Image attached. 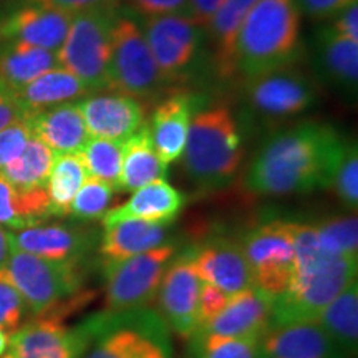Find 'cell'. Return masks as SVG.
I'll return each mask as SVG.
<instances>
[{
  "label": "cell",
  "instance_id": "28",
  "mask_svg": "<svg viewBox=\"0 0 358 358\" xmlns=\"http://www.w3.org/2000/svg\"><path fill=\"white\" fill-rule=\"evenodd\" d=\"M257 0H224L206 29L213 43V58L217 77H234V47L245 17Z\"/></svg>",
  "mask_w": 358,
  "mask_h": 358
},
{
  "label": "cell",
  "instance_id": "43",
  "mask_svg": "<svg viewBox=\"0 0 358 358\" xmlns=\"http://www.w3.org/2000/svg\"><path fill=\"white\" fill-rule=\"evenodd\" d=\"M295 2H297L301 15H306L312 20H327L358 0H295Z\"/></svg>",
  "mask_w": 358,
  "mask_h": 358
},
{
  "label": "cell",
  "instance_id": "21",
  "mask_svg": "<svg viewBox=\"0 0 358 358\" xmlns=\"http://www.w3.org/2000/svg\"><path fill=\"white\" fill-rule=\"evenodd\" d=\"M24 118L32 129V136L50 148L55 156L80 153L90 140L78 101L52 106Z\"/></svg>",
  "mask_w": 358,
  "mask_h": 358
},
{
  "label": "cell",
  "instance_id": "3",
  "mask_svg": "<svg viewBox=\"0 0 358 358\" xmlns=\"http://www.w3.org/2000/svg\"><path fill=\"white\" fill-rule=\"evenodd\" d=\"M243 138L227 105H213L192 115L181 159L187 178L201 191L224 189L243 164Z\"/></svg>",
  "mask_w": 358,
  "mask_h": 358
},
{
  "label": "cell",
  "instance_id": "18",
  "mask_svg": "<svg viewBox=\"0 0 358 358\" xmlns=\"http://www.w3.org/2000/svg\"><path fill=\"white\" fill-rule=\"evenodd\" d=\"M90 138L124 141L145 124V108L136 98L120 93L88 95L78 100Z\"/></svg>",
  "mask_w": 358,
  "mask_h": 358
},
{
  "label": "cell",
  "instance_id": "17",
  "mask_svg": "<svg viewBox=\"0 0 358 358\" xmlns=\"http://www.w3.org/2000/svg\"><path fill=\"white\" fill-rule=\"evenodd\" d=\"M274 299L256 287L229 295L226 307L194 332L229 338L261 340L272 329ZM192 332V334H194Z\"/></svg>",
  "mask_w": 358,
  "mask_h": 358
},
{
  "label": "cell",
  "instance_id": "13",
  "mask_svg": "<svg viewBox=\"0 0 358 358\" xmlns=\"http://www.w3.org/2000/svg\"><path fill=\"white\" fill-rule=\"evenodd\" d=\"M13 249L58 262L85 266L100 244V232L70 224H37L12 232Z\"/></svg>",
  "mask_w": 358,
  "mask_h": 358
},
{
  "label": "cell",
  "instance_id": "39",
  "mask_svg": "<svg viewBox=\"0 0 358 358\" xmlns=\"http://www.w3.org/2000/svg\"><path fill=\"white\" fill-rule=\"evenodd\" d=\"M30 138H32V129L24 116L0 131V171L10 161L19 158Z\"/></svg>",
  "mask_w": 358,
  "mask_h": 358
},
{
  "label": "cell",
  "instance_id": "45",
  "mask_svg": "<svg viewBox=\"0 0 358 358\" xmlns=\"http://www.w3.org/2000/svg\"><path fill=\"white\" fill-rule=\"evenodd\" d=\"M224 0H191V19L206 30Z\"/></svg>",
  "mask_w": 358,
  "mask_h": 358
},
{
  "label": "cell",
  "instance_id": "20",
  "mask_svg": "<svg viewBox=\"0 0 358 358\" xmlns=\"http://www.w3.org/2000/svg\"><path fill=\"white\" fill-rule=\"evenodd\" d=\"M186 204V196L169 185L168 179H158L150 185L133 191L127 203L111 208L103 216V226L124 221V219H140L148 222L173 224L181 214Z\"/></svg>",
  "mask_w": 358,
  "mask_h": 358
},
{
  "label": "cell",
  "instance_id": "24",
  "mask_svg": "<svg viewBox=\"0 0 358 358\" xmlns=\"http://www.w3.org/2000/svg\"><path fill=\"white\" fill-rule=\"evenodd\" d=\"M192 120V98L187 93H174L161 101L151 115L150 134L156 153L164 164L181 158Z\"/></svg>",
  "mask_w": 358,
  "mask_h": 358
},
{
  "label": "cell",
  "instance_id": "40",
  "mask_svg": "<svg viewBox=\"0 0 358 358\" xmlns=\"http://www.w3.org/2000/svg\"><path fill=\"white\" fill-rule=\"evenodd\" d=\"M229 295L224 294L221 289L214 287L208 282L201 280L199 297H198V313H196V329H201L209 324L219 312L226 307Z\"/></svg>",
  "mask_w": 358,
  "mask_h": 358
},
{
  "label": "cell",
  "instance_id": "6",
  "mask_svg": "<svg viewBox=\"0 0 358 358\" xmlns=\"http://www.w3.org/2000/svg\"><path fill=\"white\" fill-rule=\"evenodd\" d=\"M164 83L143 27L134 17L116 12L106 90L138 100L153 96Z\"/></svg>",
  "mask_w": 358,
  "mask_h": 358
},
{
  "label": "cell",
  "instance_id": "46",
  "mask_svg": "<svg viewBox=\"0 0 358 358\" xmlns=\"http://www.w3.org/2000/svg\"><path fill=\"white\" fill-rule=\"evenodd\" d=\"M19 118H22V111L15 100L0 90V131Z\"/></svg>",
  "mask_w": 358,
  "mask_h": 358
},
{
  "label": "cell",
  "instance_id": "16",
  "mask_svg": "<svg viewBox=\"0 0 358 358\" xmlns=\"http://www.w3.org/2000/svg\"><path fill=\"white\" fill-rule=\"evenodd\" d=\"M191 262L199 279L232 295L254 287L249 264L239 241L214 237L189 248Z\"/></svg>",
  "mask_w": 358,
  "mask_h": 358
},
{
  "label": "cell",
  "instance_id": "5",
  "mask_svg": "<svg viewBox=\"0 0 358 358\" xmlns=\"http://www.w3.org/2000/svg\"><path fill=\"white\" fill-rule=\"evenodd\" d=\"M6 275L19 290L34 317H43L73 299L83 284V266L43 259L13 249Z\"/></svg>",
  "mask_w": 358,
  "mask_h": 358
},
{
  "label": "cell",
  "instance_id": "9",
  "mask_svg": "<svg viewBox=\"0 0 358 358\" xmlns=\"http://www.w3.org/2000/svg\"><path fill=\"white\" fill-rule=\"evenodd\" d=\"M252 285L268 297L287 292L295 274L292 221H268L249 229L239 241Z\"/></svg>",
  "mask_w": 358,
  "mask_h": 358
},
{
  "label": "cell",
  "instance_id": "10",
  "mask_svg": "<svg viewBox=\"0 0 358 358\" xmlns=\"http://www.w3.org/2000/svg\"><path fill=\"white\" fill-rule=\"evenodd\" d=\"M141 27L164 82H178L191 73L203 50V27L181 15L146 17Z\"/></svg>",
  "mask_w": 358,
  "mask_h": 358
},
{
  "label": "cell",
  "instance_id": "42",
  "mask_svg": "<svg viewBox=\"0 0 358 358\" xmlns=\"http://www.w3.org/2000/svg\"><path fill=\"white\" fill-rule=\"evenodd\" d=\"M25 2L42 3L53 8H60L69 13L80 12H116L123 0H25Z\"/></svg>",
  "mask_w": 358,
  "mask_h": 358
},
{
  "label": "cell",
  "instance_id": "23",
  "mask_svg": "<svg viewBox=\"0 0 358 358\" xmlns=\"http://www.w3.org/2000/svg\"><path fill=\"white\" fill-rule=\"evenodd\" d=\"M171 224L148 222L140 219H124L103 226L98 244L101 266H108L168 243Z\"/></svg>",
  "mask_w": 358,
  "mask_h": 358
},
{
  "label": "cell",
  "instance_id": "12",
  "mask_svg": "<svg viewBox=\"0 0 358 358\" xmlns=\"http://www.w3.org/2000/svg\"><path fill=\"white\" fill-rule=\"evenodd\" d=\"M93 338L80 322L65 327L58 317H37L8 337L0 358H83Z\"/></svg>",
  "mask_w": 358,
  "mask_h": 358
},
{
  "label": "cell",
  "instance_id": "19",
  "mask_svg": "<svg viewBox=\"0 0 358 358\" xmlns=\"http://www.w3.org/2000/svg\"><path fill=\"white\" fill-rule=\"evenodd\" d=\"M259 343L262 358H347L315 320L274 325Z\"/></svg>",
  "mask_w": 358,
  "mask_h": 358
},
{
  "label": "cell",
  "instance_id": "11",
  "mask_svg": "<svg viewBox=\"0 0 358 358\" xmlns=\"http://www.w3.org/2000/svg\"><path fill=\"white\" fill-rule=\"evenodd\" d=\"M249 106L266 120H284L302 115L315 105V83L292 65L250 78L245 90Z\"/></svg>",
  "mask_w": 358,
  "mask_h": 358
},
{
  "label": "cell",
  "instance_id": "47",
  "mask_svg": "<svg viewBox=\"0 0 358 358\" xmlns=\"http://www.w3.org/2000/svg\"><path fill=\"white\" fill-rule=\"evenodd\" d=\"M13 250L12 244V232L7 231L6 227L0 226V272L7 266L8 257H10Z\"/></svg>",
  "mask_w": 358,
  "mask_h": 358
},
{
  "label": "cell",
  "instance_id": "25",
  "mask_svg": "<svg viewBox=\"0 0 358 358\" xmlns=\"http://www.w3.org/2000/svg\"><path fill=\"white\" fill-rule=\"evenodd\" d=\"M88 95H92V92L82 80L62 66H57L22 88L13 100L20 108L22 116H29L52 106L78 101Z\"/></svg>",
  "mask_w": 358,
  "mask_h": 358
},
{
  "label": "cell",
  "instance_id": "22",
  "mask_svg": "<svg viewBox=\"0 0 358 358\" xmlns=\"http://www.w3.org/2000/svg\"><path fill=\"white\" fill-rule=\"evenodd\" d=\"M313 50L315 69L320 78L348 96H357L358 40L347 38L324 27L315 35Z\"/></svg>",
  "mask_w": 358,
  "mask_h": 358
},
{
  "label": "cell",
  "instance_id": "34",
  "mask_svg": "<svg viewBox=\"0 0 358 358\" xmlns=\"http://www.w3.org/2000/svg\"><path fill=\"white\" fill-rule=\"evenodd\" d=\"M191 358H262L261 340L229 338L194 332L189 338Z\"/></svg>",
  "mask_w": 358,
  "mask_h": 358
},
{
  "label": "cell",
  "instance_id": "2",
  "mask_svg": "<svg viewBox=\"0 0 358 358\" xmlns=\"http://www.w3.org/2000/svg\"><path fill=\"white\" fill-rule=\"evenodd\" d=\"M301 10L295 0H257L234 47V75L256 78L294 65L301 55Z\"/></svg>",
  "mask_w": 358,
  "mask_h": 358
},
{
  "label": "cell",
  "instance_id": "1",
  "mask_svg": "<svg viewBox=\"0 0 358 358\" xmlns=\"http://www.w3.org/2000/svg\"><path fill=\"white\" fill-rule=\"evenodd\" d=\"M348 143L327 123L306 122L272 134L250 161L244 185L257 196L332 187Z\"/></svg>",
  "mask_w": 358,
  "mask_h": 358
},
{
  "label": "cell",
  "instance_id": "26",
  "mask_svg": "<svg viewBox=\"0 0 358 358\" xmlns=\"http://www.w3.org/2000/svg\"><path fill=\"white\" fill-rule=\"evenodd\" d=\"M57 66L55 52L20 42H3L0 47V90L13 98L30 82Z\"/></svg>",
  "mask_w": 358,
  "mask_h": 358
},
{
  "label": "cell",
  "instance_id": "27",
  "mask_svg": "<svg viewBox=\"0 0 358 358\" xmlns=\"http://www.w3.org/2000/svg\"><path fill=\"white\" fill-rule=\"evenodd\" d=\"M168 178V164L156 153L148 124L123 141L122 173L116 189L133 192L141 186Z\"/></svg>",
  "mask_w": 358,
  "mask_h": 358
},
{
  "label": "cell",
  "instance_id": "36",
  "mask_svg": "<svg viewBox=\"0 0 358 358\" xmlns=\"http://www.w3.org/2000/svg\"><path fill=\"white\" fill-rule=\"evenodd\" d=\"M115 191L110 182L88 176L71 201L69 216L77 221H100L111 209Z\"/></svg>",
  "mask_w": 358,
  "mask_h": 358
},
{
  "label": "cell",
  "instance_id": "29",
  "mask_svg": "<svg viewBox=\"0 0 358 358\" xmlns=\"http://www.w3.org/2000/svg\"><path fill=\"white\" fill-rule=\"evenodd\" d=\"M327 337L347 358L358 348V284L357 280L322 310L315 319Z\"/></svg>",
  "mask_w": 358,
  "mask_h": 358
},
{
  "label": "cell",
  "instance_id": "35",
  "mask_svg": "<svg viewBox=\"0 0 358 358\" xmlns=\"http://www.w3.org/2000/svg\"><path fill=\"white\" fill-rule=\"evenodd\" d=\"M320 249L329 256L358 257V221L357 214L337 216L315 226Z\"/></svg>",
  "mask_w": 358,
  "mask_h": 358
},
{
  "label": "cell",
  "instance_id": "48",
  "mask_svg": "<svg viewBox=\"0 0 358 358\" xmlns=\"http://www.w3.org/2000/svg\"><path fill=\"white\" fill-rule=\"evenodd\" d=\"M7 345H8V335L0 329V357H2L3 352L7 350Z\"/></svg>",
  "mask_w": 358,
  "mask_h": 358
},
{
  "label": "cell",
  "instance_id": "37",
  "mask_svg": "<svg viewBox=\"0 0 358 358\" xmlns=\"http://www.w3.org/2000/svg\"><path fill=\"white\" fill-rule=\"evenodd\" d=\"M32 315L19 290L6 275V268L0 272V329L8 337L24 325L25 319Z\"/></svg>",
  "mask_w": 358,
  "mask_h": 358
},
{
  "label": "cell",
  "instance_id": "44",
  "mask_svg": "<svg viewBox=\"0 0 358 358\" xmlns=\"http://www.w3.org/2000/svg\"><path fill=\"white\" fill-rule=\"evenodd\" d=\"M330 30L343 37L358 40V2L352 3L337 15L330 19V24L327 25Z\"/></svg>",
  "mask_w": 358,
  "mask_h": 358
},
{
  "label": "cell",
  "instance_id": "41",
  "mask_svg": "<svg viewBox=\"0 0 358 358\" xmlns=\"http://www.w3.org/2000/svg\"><path fill=\"white\" fill-rule=\"evenodd\" d=\"M127 2L145 19L159 15H181L191 19V0H127Z\"/></svg>",
  "mask_w": 358,
  "mask_h": 358
},
{
  "label": "cell",
  "instance_id": "31",
  "mask_svg": "<svg viewBox=\"0 0 358 358\" xmlns=\"http://www.w3.org/2000/svg\"><path fill=\"white\" fill-rule=\"evenodd\" d=\"M55 155L38 138L32 136L25 150L2 169L7 181L19 192H34L47 189Z\"/></svg>",
  "mask_w": 358,
  "mask_h": 358
},
{
  "label": "cell",
  "instance_id": "8",
  "mask_svg": "<svg viewBox=\"0 0 358 358\" xmlns=\"http://www.w3.org/2000/svg\"><path fill=\"white\" fill-rule=\"evenodd\" d=\"M178 252L176 244L166 243L124 261L101 266L106 282V310L148 308L158 295L163 277Z\"/></svg>",
  "mask_w": 358,
  "mask_h": 358
},
{
  "label": "cell",
  "instance_id": "32",
  "mask_svg": "<svg viewBox=\"0 0 358 358\" xmlns=\"http://www.w3.org/2000/svg\"><path fill=\"white\" fill-rule=\"evenodd\" d=\"M87 178L88 173L80 153L55 156L47 182L52 216H69L71 201H73L75 194H77Z\"/></svg>",
  "mask_w": 358,
  "mask_h": 358
},
{
  "label": "cell",
  "instance_id": "30",
  "mask_svg": "<svg viewBox=\"0 0 358 358\" xmlns=\"http://www.w3.org/2000/svg\"><path fill=\"white\" fill-rule=\"evenodd\" d=\"M50 216L47 189L19 192L0 173V226L20 231L42 224Z\"/></svg>",
  "mask_w": 358,
  "mask_h": 358
},
{
  "label": "cell",
  "instance_id": "38",
  "mask_svg": "<svg viewBox=\"0 0 358 358\" xmlns=\"http://www.w3.org/2000/svg\"><path fill=\"white\" fill-rule=\"evenodd\" d=\"M335 192L353 213L358 206V150L357 143H348L332 182Z\"/></svg>",
  "mask_w": 358,
  "mask_h": 358
},
{
  "label": "cell",
  "instance_id": "4",
  "mask_svg": "<svg viewBox=\"0 0 358 358\" xmlns=\"http://www.w3.org/2000/svg\"><path fill=\"white\" fill-rule=\"evenodd\" d=\"M358 257L325 256L310 266L297 268L290 287L274 299L272 327L290 322H310L334 299L357 280Z\"/></svg>",
  "mask_w": 358,
  "mask_h": 358
},
{
  "label": "cell",
  "instance_id": "15",
  "mask_svg": "<svg viewBox=\"0 0 358 358\" xmlns=\"http://www.w3.org/2000/svg\"><path fill=\"white\" fill-rule=\"evenodd\" d=\"M73 13L42 3L25 2L0 17V42H20L58 52L69 34Z\"/></svg>",
  "mask_w": 358,
  "mask_h": 358
},
{
  "label": "cell",
  "instance_id": "14",
  "mask_svg": "<svg viewBox=\"0 0 358 358\" xmlns=\"http://www.w3.org/2000/svg\"><path fill=\"white\" fill-rule=\"evenodd\" d=\"M199 289L201 279L192 267L189 248L179 250L169 264L156 297L159 299L161 319L186 340L196 330Z\"/></svg>",
  "mask_w": 358,
  "mask_h": 358
},
{
  "label": "cell",
  "instance_id": "33",
  "mask_svg": "<svg viewBox=\"0 0 358 358\" xmlns=\"http://www.w3.org/2000/svg\"><path fill=\"white\" fill-rule=\"evenodd\" d=\"M88 176L98 178L116 187L122 173L123 141L90 138L83 150L80 151Z\"/></svg>",
  "mask_w": 358,
  "mask_h": 358
},
{
  "label": "cell",
  "instance_id": "7",
  "mask_svg": "<svg viewBox=\"0 0 358 358\" xmlns=\"http://www.w3.org/2000/svg\"><path fill=\"white\" fill-rule=\"evenodd\" d=\"M116 12L73 13L65 42L57 52L58 66L82 80L92 93L108 88L111 29Z\"/></svg>",
  "mask_w": 358,
  "mask_h": 358
}]
</instances>
